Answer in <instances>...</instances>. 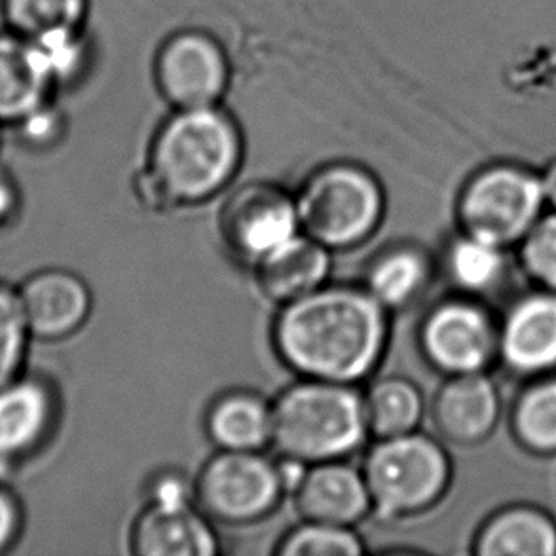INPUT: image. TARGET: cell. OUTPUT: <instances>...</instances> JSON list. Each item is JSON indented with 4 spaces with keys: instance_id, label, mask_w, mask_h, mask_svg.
Listing matches in <instances>:
<instances>
[{
    "instance_id": "obj_17",
    "label": "cell",
    "mask_w": 556,
    "mask_h": 556,
    "mask_svg": "<svg viewBox=\"0 0 556 556\" xmlns=\"http://www.w3.org/2000/svg\"><path fill=\"white\" fill-rule=\"evenodd\" d=\"M203 426L217 451H264L271 446L274 406L255 391H225L211 403Z\"/></svg>"
},
{
    "instance_id": "obj_20",
    "label": "cell",
    "mask_w": 556,
    "mask_h": 556,
    "mask_svg": "<svg viewBox=\"0 0 556 556\" xmlns=\"http://www.w3.org/2000/svg\"><path fill=\"white\" fill-rule=\"evenodd\" d=\"M52 84L38 67L29 40L0 37V122L17 124L48 103Z\"/></svg>"
},
{
    "instance_id": "obj_19",
    "label": "cell",
    "mask_w": 556,
    "mask_h": 556,
    "mask_svg": "<svg viewBox=\"0 0 556 556\" xmlns=\"http://www.w3.org/2000/svg\"><path fill=\"white\" fill-rule=\"evenodd\" d=\"M504 352L513 367L527 372L556 365V296L520 302L507 319Z\"/></svg>"
},
{
    "instance_id": "obj_5",
    "label": "cell",
    "mask_w": 556,
    "mask_h": 556,
    "mask_svg": "<svg viewBox=\"0 0 556 556\" xmlns=\"http://www.w3.org/2000/svg\"><path fill=\"white\" fill-rule=\"evenodd\" d=\"M372 515L386 522L429 511L451 482V459L435 439L418 429L405 435L375 439L362 467Z\"/></svg>"
},
{
    "instance_id": "obj_13",
    "label": "cell",
    "mask_w": 556,
    "mask_h": 556,
    "mask_svg": "<svg viewBox=\"0 0 556 556\" xmlns=\"http://www.w3.org/2000/svg\"><path fill=\"white\" fill-rule=\"evenodd\" d=\"M131 551L137 556H215L220 540L213 520L195 505H144L131 528Z\"/></svg>"
},
{
    "instance_id": "obj_11",
    "label": "cell",
    "mask_w": 556,
    "mask_h": 556,
    "mask_svg": "<svg viewBox=\"0 0 556 556\" xmlns=\"http://www.w3.org/2000/svg\"><path fill=\"white\" fill-rule=\"evenodd\" d=\"M17 293L33 339H68L83 329L93 308L88 283L63 268L33 274Z\"/></svg>"
},
{
    "instance_id": "obj_1",
    "label": "cell",
    "mask_w": 556,
    "mask_h": 556,
    "mask_svg": "<svg viewBox=\"0 0 556 556\" xmlns=\"http://www.w3.org/2000/svg\"><path fill=\"white\" fill-rule=\"evenodd\" d=\"M271 344L299 378L359 386L386 355L390 312L363 283H325L279 306Z\"/></svg>"
},
{
    "instance_id": "obj_8",
    "label": "cell",
    "mask_w": 556,
    "mask_h": 556,
    "mask_svg": "<svg viewBox=\"0 0 556 556\" xmlns=\"http://www.w3.org/2000/svg\"><path fill=\"white\" fill-rule=\"evenodd\" d=\"M218 230L226 249L253 268L261 258L301 233L296 198L274 182L243 185L223 205Z\"/></svg>"
},
{
    "instance_id": "obj_16",
    "label": "cell",
    "mask_w": 556,
    "mask_h": 556,
    "mask_svg": "<svg viewBox=\"0 0 556 556\" xmlns=\"http://www.w3.org/2000/svg\"><path fill=\"white\" fill-rule=\"evenodd\" d=\"M500 399L494 383L481 372L452 376L437 391L431 418L437 431L452 443L473 444L494 429Z\"/></svg>"
},
{
    "instance_id": "obj_21",
    "label": "cell",
    "mask_w": 556,
    "mask_h": 556,
    "mask_svg": "<svg viewBox=\"0 0 556 556\" xmlns=\"http://www.w3.org/2000/svg\"><path fill=\"white\" fill-rule=\"evenodd\" d=\"M367 426L372 439L405 435L420 426L426 403L416 383L403 376H383L363 391Z\"/></svg>"
},
{
    "instance_id": "obj_4",
    "label": "cell",
    "mask_w": 556,
    "mask_h": 556,
    "mask_svg": "<svg viewBox=\"0 0 556 556\" xmlns=\"http://www.w3.org/2000/svg\"><path fill=\"white\" fill-rule=\"evenodd\" d=\"M301 232L331 253L362 248L386 217L382 182L354 162H329L317 167L294 192Z\"/></svg>"
},
{
    "instance_id": "obj_24",
    "label": "cell",
    "mask_w": 556,
    "mask_h": 556,
    "mask_svg": "<svg viewBox=\"0 0 556 556\" xmlns=\"http://www.w3.org/2000/svg\"><path fill=\"white\" fill-rule=\"evenodd\" d=\"M10 22L23 38L58 29H80L88 0H7Z\"/></svg>"
},
{
    "instance_id": "obj_10",
    "label": "cell",
    "mask_w": 556,
    "mask_h": 556,
    "mask_svg": "<svg viewBox=\"0 0 556 556\" xmlns=\"http://www.w3.org/2000/svg\"><path fill=\"white\" fill-rule=\"evenodd\" d=\"M494 342L489 316L471 302H444L429 312L420 327L424 357L451 376L481 372Z\"/></svg>"
},
{
    "instance_id": "obj_14",
    "label": "cell",
    "mask_w": 556,
    "mask_h": 556,
    "mask_svg": "<svg viewBox=\"0 0 556 556\" xmlns=\"http://www.w3.org/2000/svg\"><path fill=\"white\" fill-rule=\"evenodd\" d=\"M331 268V251L301 232L261 258L253 274L264 299L283 306L329 283Z\"/></svg>"
},
{
    "instance_id": "obj_7",
    "label": "cell",
    "mask_w": 556,
    "mask_h": 556,
    "mask_svg": "<svg viewBox=\"0 0 556 556\" xmlns=\"http://www.w3.org/2000/svg\"><path fill=\"white\" fill-rule=\"evenodd\" d=\"M545 202L534 175L494 167L477 175L459 200V218L469 236L505 245L530 232Z\"/></svg>"
},
{
    "instance_id": "obj_22",
    "label": "cell",
    "mask_w": 556,
    "mask_h": 556,
    "mask_svg": "<svg viewBox=\"0 0 556 556\" xmlns=\"http://www.w3.org/2000/svg\"><path fill=\"white\" fill-rule=\"evenodd\" d=\"M479 553L489 556L556 555L555 525L542 513L513 509L484 528Z\"/></svg>"
},
{
    "instance_id": "obj_18",
    "label": "cell",
    "mask_w": 556,
    "mask_h": 556,
    "mask_svg": "<svg viewBox=\"0 0 556 556\" xmlns=\"http://www.w3.org/2000/svg\"><path fill=\"white\" fill-rule=\"evenodd\" d=\"M431 281V264L421 249L408 243L383 249L370 261L363 286L390 314L410 308Z\"/></svg>"
},
{
    "instance_id": "obj_31",
    "label": "cell",
    "mask_w": 556,
    "mask_h": 556,
    "mask_svg": "<svg viewBox=\"0 0 556 556\" xmlns=\"http://www.w3.org/2000/svg\"><path fill=\"white\" fill-rule=\"evenodd\" d=\"M17 126L25 143L40 149L52 147L63 136V116L48 103L27 114L22 122H17Z\"/></svg>"
},
{
    "instance_id": "obj_2",
    "label": "cell",
    "mask_w": 556,
    "mask_h": 556,
    "mask_svg": "<svg viewBox=\"0 0 556 556\" xmlns=\"http://www.w3.org/2000/svg\"><path fill=\"white\" fill-rule=\"evenodd\" d=\"M245 144L238 122L220 105L181 109L152 137L136 192L156 213L210 202L240 174Z\"/></svg>"
},
{
    "instance_id": "obj_29",
    "label": "cell",
    "mask_w": 556,
    "mask_h": 556,
    "mask_svg": "<svg viewBox=\"0 0 556 556\" xmlns=\"http://www.w3.org/2000/svg\"><path fill=\"white\" fill-rule=\"evenodd\" d=\"M522 258L534 278L556 289V215L530 228Z\"/></svg>"
},
{
    "instance_id": "obj_30",
    "label": "cell",
    "mask_w": 556,
    "mask_h": 556,
    "mask_svg": "<svg viewBox=\"0 0 556 556\" xmlns=\"http://www.w3.org/2000/svg\"><path fill=\"white\" fill-rule=\"evenodd\" d=\"M147 504L160 507L195 505V481L177 469H164L152 477L147 486Z\"/></svg>"
},
{
    "instance_id": "obj_27",
    "label": "cell",
    "mask_w": 556,
    "mask_h": 556,
    "mask_svg": "<svg viewBox=\"0 0 556 556\" xmlns=\"http://www.w3.org/2000/svg\"><path fill=\"white\" fill-rule=\"evenodd\" d=\"M29 339L17 289L0 283V386L22 375Z\"/></svg>"
},
{
    "instance_id": "obj_25",
    "label": "cell",
    "mask_w": 556,
    "mask_h": 556,
    "mask_svg": "<svg viewBox=\"0 0 556 556\" xmlns=\"http://www.w3.org/2000/svg\"><path fill=\"white\" fill-rule=\"evenodd\" d=\"M446 261L454 283L466 291L489 289L504 270L502 248L469 233L454 241Z\"/></svg>"
},
{
    "instance_id": "obj_23",
    "label": "cell",
    "mask_w": 556,
    "mask_h": 556,
    "mask_svg": "<svg viewBox=\"0 0 556 556\" xmlns=\"http://www.w3.org/2000/svg\"><path fill=\"white\" fill-rule=\"evenodd\" d=\"M274 553L278 556H362L367 547L355 528L302 520L279 540Z\"/></svg>"
},
{
    "instance_id": "obj_33",
    "label": "cell",
    "mask_w": 556,
    "mask_h": 556,
    "mask_svg": "<svg viewBox=\"0 0 556 556\" xmlns=\"http://www.w3.org/2000/svg\"><path fill=\"white\" fill-rule=\"evenodd\" d=\"M20 205V190L12 181V177L0 169V232L14 225Z\"/></svg>"
},
{
    "instance_id": "obj_3",
    "label": "cell",
    "mask_w": 556,
    "mask_h": 556,
    "mask_svg": "<svg viewBox=\"0 0 556 556\" xmlns=\"http://www.w3.org/2000/svg\"><path fill=\"white\" fill-rule=\"evenodd\" d=\"M271 446L306 466L348 459L369 441L363 391L352 383L299 378L271 403Z\"/></svg>"
},
{
    "instance_id": "obj_6",
    "label": "cell",
    "mask_w": 556,
    "mask_h": 556,
    "mask_svg": "<svg viewBox=\"0 0 556 556\" xmlns=\"http://www.w3.org/2000/svg\"><path fill=\"white\" fill-rule=\"evenodd\" d=\"M286 496L279 459L264 451H217L195 479L198 507L226 527L263 522Z\"/></svg>"
},
{
    "instance_id": "obj_12",
    "label": "cell",
    "mask_w": 556,
    "mask_h": 556,
    "mask_svg": "<svg viewBox=\"0 0 556 556\" xmlns=\"http://www.w3.org/2000/svg\"><path fill=\"white\" fill-rule=\"evenodd\" d=\"M291 496L302 520L355 528L372 515L362 467L350 466L346 459L306 467Z\"/></svg>"
},
{
    "instance_id": "obj_9",
    "label": "cell",
    "mask_w": 556,
    "mask_h": 556,
    "mask_svg": "<svg viewBox=\"0 0 556 556\" xmlns=\"http://www.w3.org/2000/svg\"><path fill=\"white\" fill-rule=\"evenodd\" d=\"M230 76L225 48L203 30L175 33L160 46L154 60V80L174 111L220 105Z\"/></svg>"
},
{
    "instance_id": "obj_34",
    "label": "cell",
    "mask_w": 556,
    "mask_h": 556,
    "mask_svg": "<svg viewBox=\"0 0 556 556\" xmlns=\"http://www.w3.org/2000/svg\"><path fill=\"white\" fill-rule=\"evenodd\" d=\"M543 192L545 200H549L556 207V162L549 167V172L542 179Z\"/></svg>"
},
{
    "instance_id": "obj_32",
    "label": "cell",
    "mask_w": 556,
    "mask_h": 556,
    "mask_svg": "<svg viewBox=\"0 0 556 556\" xmlns=\"http://www.w3.org/2000/svg\"><path fill=\"white\" fill-rule=\"evenodd\" d=\"M23 511L17 497L0 489V555L7 553L22 534Z\"/></svg>"
},
{
    "instance_id": "obj_28",
    "label": "cell",
    "mask_w": 556,
    "mask_h": 556,
    "mask_svg": "<svg viewBox=\"0 0 556 556\" xmlns=\"http://www.w3.org/2000/svg\"><path fill=\"white\" fill-rule=\"evenodd\" d=\"M520 439L535 451H556V380L522 397L515 416Z\"/></svg>"
},
{
    "instance_id": "obj_15",
    "label": "cell",
    "mask_w": 556,
    "mask_h": 556,
    "mask_svg": "<svg viewBox=\"0 0 556 556\" xmlns=\"http://www.w3.org/2000/svg\"><path fill=\"white\" fill-rule=\"evenodd\" d=\"M58 416L48 383L17 376L0 386V458H20L45 443Z\"/></svg>"
},
{
    "instance_id": "obj_26",
    "label": "cell",
    "mask_w": 556,
    "mask_h": 556,
    "mask_svg": "<svg viewBox=\"0 0 556 556\" xmlns=\"http://www.w3.org/2000/svg\"><path fill=\"white\" fill-rule=\"evenodd\" d=\"M27 40L52 88L76 78L88 60V45L80 29L50 30Z\"/></svg>"
}]
</instances>
